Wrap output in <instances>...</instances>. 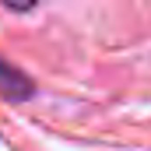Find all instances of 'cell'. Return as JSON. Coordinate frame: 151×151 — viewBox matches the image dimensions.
<instances>
[{"instance_id": "1", "label": "cell", "mask_w": 151, "mask_h": 151, "mask_svg": "<svg viewBox=\"0 0 151 151\" xmlns=\"http://www.w3.org/2000/svg\"><path fill=\"white\" fill-rule=\"evenodd\" d=\"M35 88H32V81L21 74L18 67H11L7 60H0V95L4 99H11V102H21V99H28Z\"/></svg>"}]
</instances>
